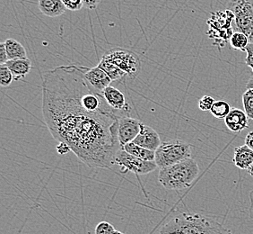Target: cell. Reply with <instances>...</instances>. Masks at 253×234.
<instances>
[{
    "mask_svg": "<svg viewBox=\"0 0 253 234\" xmlns=\"http://www.w3.org/2000/svg\"><path fill=\"white\" fill-rule=\"evenodd\" d=\"M114 234H123V233H122V232H119V231H116L115 233H114Z\"/></svg>",
    "mask_w": 253,
    "mask_h": 234,
    "instance_id": "e575fe53",
    "label": "cell"
},
{
    "mask_svg": "<svg viewBox=\"0 0 253 234\" xmlns=\"http://www.w3.org/2000/svg\"></svg>",
    "mask_w": 253,
    "mask_h": 234,
    "instance_id": "d590c367",
    "label": "cell"
},
{
    "mask_svg": "<svg viewBox=\"0 0 253 234\" xmlns=\"http://www.w3.org/2000/svg\"><path fill=\"white\" fill-rule=\"evenodd\" d=\"M229 44L233 49L241 51V52H246V48L250 44V39L246 34L237 31V32H234L233 35L231 36V38L229 40Z\"/></svg>",
    "mask_w": 253,
    "mask_h": 234,
    "instance_id": "ffe728a7",
    "label": "cell"
},
{
    "mask_svg": "<svg viewBox=\"0 0 253 234\" xmlns=\"http://www.w3.org/2000/svg\"><path fill=\"white\" fill-rule=\"evenodd\" d=\"M143 122L130 117H121L119 119L118 137L121 146L133 142L141 132Z\"/></svg>",
    "mask_w": 253,
    "mask_h": 234,
    "instance_id": "9c48e42d",
    "label": "cell"
},
{
    "mask_svg": "<svg viewBox=\"0 0 253 234\" xmlns=\"http://www.w3.org/2000/svg\"><path fill=\"white\" fill-rule=\"evenodd\" d=\"M5 65L11 70L16 81L25 78L32 69V61L28 58L11 59Z\"/></svg>",
    "mask_w": 253,
    "mask_h": 234,
    "instance_id": "2e32d148",
    "label": "cell"
},
{
    "mask_svg": "<svg viewBox=\"0 0 253 234\" xmlns=\"http://www.w3.org/2000/svg\"><path fill=\"white\" fill-rule=\"evenodd\" d=\"M243 105L244 112L246 113L249 119L253 120V88L246 89L243 95Z\"/></svg>",
    "mask_w": 253,
    "mask_h": 234,
    "instance_id": "7402d4cb",
    "label": "cell"
},
{
    "mask_svg": "<svg viewBox=\"0 0 253 234\" xmlns=\"http://www.w3.org/2000/svg\"><path fill=\"white\" fill-rule=\"evenodd\" d=\"M114 164L120 166L123 173L132 172L136 176L149 174L158 168L155 161H142L126 152L123 148L118 151L114 158Z\"/></svg>",
    "mask_w": 253,
    "mask_h": 234,
    "instance_id": "ba28073f",
    "label": "cell"
},
{
    "mask_svg": "<svg viewBox=\"0 0 253 234\" xmlns=\"http://www.w3.org/2000/svg\"><path fill=\"white\" fill-rule=\"evenodd\" d=\"M133 142L138 146L153 151H156L162 143L158 132L152 127L146 124H143L141 132L136 136Z\"/></svg>",
    "mask_w": 253,
    "mask_h": 234,
    "instance_id": "8fae6325",
    "label": "cell"
},
{
    "mask_svg": "<svg viewBox=\"0 0 253 234\" xmlns=\"http://www.w3.org/2000/svg\"><path fill=\"white\" fill-rule=\"evenodd\" d=\"M8 61V57L5 50V42L0 44V65L5 64Z\"/></svg>",
    "mask_w": 253,
    "mask_h": 234,
    "instance_id": "83f0119b",
    "label": "cell"
},
{
    "mask_svg": "<svg viewBox=\"0 0 253 234\" xmlns=\"http://www.w3.org/2000/svg\"><path fill=\"white\" fill-rule=\"evenodd\" d=\"M246 58L245 64L252 69V75L253 77V43H250L246 48Z\"/></svg>",
    "mask_w": 253,
    "mask_h": 234,
    "instance_id": "4316f807",
    "label": "cell"
},
{
    "mask_svg": "<svg viewBox=\"0 0 253 234\" xmlns=\"http://www.w3.org/2000/svg\"><path fill=\"white\" fill-rule=\"evenodd\" d=\"M234 19V15L232 11H215L210 15L208 20L209 32L208 35L211 39L215 41L218 46H224L233 35L232 22Z\"/></svg>",
    "mask_w": 253,
    "mask_h": 234,
    "instance_id": "5b68a950",
    "label": "cell"
},
{
    "mask_svg": "<svg viewBox=\"0 0 253 234\" xmlns=\"http://www.w3.org/2000/svg\"><path fill=\"white\" fill-rule=\"evenodd\" d=\"M56 148H57V151L59 155H66L69 151H71V149L65 142H59V144Z\"/></svg>",
    "mask_w": 253,
    "mask_h": 234,
    "instance_id": "f546056e",
    "label": "cell"
},
{
    "mask_svg": "<svg viewBox=\"0 0 253 234\" xmlns=\"http://www.w3.org/2000/svg\"><path fill=\"white\" fill-rule=\"evenodd\" d=\"M245 144L253 151V131L249 132L247 136L245 137Z\"/></svg>",
    "mask_w": 253,
    "mask_h": 234,
    "instance_id": "4dcf8cb0",
    "label": "cell"
},
{
    "mask_svg": "<svg viewBox=\"0 0 253 234\" xmlns=\"http://www.w3.org/2000/svg\"><path fill=\"white\" fill-rule=\"evenodd\" d=\"M85 69L68 65L43 74L44 122L54 139L68 144L90 169H111L122 149L118 126L123 117L89 84Z\"/></svg>",
    "mask_w": 253,
    "mask_h": 234,
    "instance_id": "6da1fadb",
    "label": "cell"
},
{
    "mask_svg": "<svg viewBox=\"0 0 253 234\" xmlns=\"http://www.w3.org/2000/svg\"><path fill=\"white\" fill-rule=\"evenodd\" d=\"M228 9L234 15L237 29L253 40V4L249 0H231Z\"/></svg>",
    "mask_w": 253,
    "mask_h": 234,
    "instance_id": "52a82bcc",
    "label": "cell"
},
{
    "mask_svg": "<svg viewBox=\"0 0 253 234\" xmlns=\"http://www.w3.org/2000/svg\"><path fill=\"white\" fill-rule=\"evenodd\" d=\"M225 125L231 132H243L249 127V117L244 110L239 108H232L228 116L224 119Z\"/></svg>",
    "mask_w": 253,
    "mask_h": 234,
    "instance_id": "4fadbf2b",
    "label": "cell"
},
{
    "mask_svg": "<svg viewBox=\"0 0 253 234\" xmlns=\"http://www.w3.org/2000/svg\"><path fill=\"white\" fill-rule=\"evenodd\" d=\"M250 88H253V77L250 78L246 84V89H250Z\"/></svg>",
    "mask_w": 253,
    "mask_h": 234,
    "instance_id": "d6a6232c",
    "label": "cell"
},
{
    "mask_svg": "<svg viewBox=\"0 0 253 234\" xmlns=\"http://www.w3.org/2000/svg\"><path fill=\"white\" fill-rule=\"evenodd\" d=\"M249 197H250V208H249V215L251 219H253V190L250 192L249 194Z\"/></svg>",
    "mask_w": 253,
    "mask_h": 234,
    "instance_id": "1f68e13d",
    "label": "cell"
},
{
    "mask_svg": "<svg viewBox=\"0 0 253 234\" xmlns=\"http://www.w3.org/2000/svg\"><path fill=\"white\" fill-rule=\"evenodd\" d=\"M84 6H85L87 9L93 10L97 7L102 0H82Z\"/></svg>",
    "mask_w": 253,
    "mask_h": 234,
    "instance_id": "f1b7e54d",
    "label": "cell"
},
{
    "mask_svg": "<svg viewBox=\"0 0 253 234\" xmlns=\"http://www.w3.org/2000/svg\"><path fill=\"white\" fill-rule=\"evenodd\" d=\"M84 76L89 84L99 92H102L105 88L111 86L112 82L107 73L98 65L94 68H86Z\"/></svg>",
    "mask_w": 253,
    "mask_h": 234,
    "instance_id": "7c38bea8",
    "label": "cell"
},
{
    "mask_svg": "<svg viewBox=\"0 0 253 234\" xmlns=\"http://www.w3.org/2000/svg\"><path fill=\"white\" fill-rule=\"evenodd\" d=\"M248 173L249 174H250V175L252 176H253V165H252V167H251V168H250V169H249L248 171Z\"/></svg>",
    "mask_w": 253,
    "mask_h": 234,
    "instance_id": "836d02e7",
    "label": "cell"
},
{
    "mask_svg": "<svg viewBox=\"0 0 253 234\" xmlns=\"http://www.w3.org/2000/svg\"><path fill=\"white\" fill-rule=\"evenodd\" d=\"M233 234L217 216L202 213H180L166 223L160 234Z\"/></svg>",
    "mask_w": 253,
    "mask_h": 234,
    "instance_id": "7a4b0ae2",
    "label": "cell"
},
{
    "mask_svg": "<svg viewBox=\"0 0 253 234\" xmlns=\"http://www.w3.org/2000/svg\"><path fill=\"white\" fill-rule=\"evenodd\" d=\"M38 6L40 11L48 17H58L68 10L61 0H39Z\"/></svg>",
    "mask_w": 253,
    "mask_h": 234,
    "instance_id": "9a60e30c",
    "label": "cell"
},
{
    "mask_svg": "<svg viewBox=\"0 0 253 234\" xmlns=\"http://www.w3.org/2000/svg\"><path fill=\"white\" fill-rule=\"evenodd\" d=\"M98 66L107 73L108 76L110 77L112 81L123 80L126 78V74L116 67L114 64H112V62L108 61L104 58H101Z\"/></svg>",
    "mask_w": 253,
    "mask_h": 234,
    "instance_id": "d6986e66",
    "label": "cell"
},
{
    "mask_svg": "<svg viewBox=\"0 0 253 234\" xmlns=\"http://www.w3.org/2000/svg\"><path fill=\"white\" fill-rule=\"evenodd\" d=\"M233 162L240 170L248 171L253 164V150L250 149L246 144L236 147L234 149Z\"/></svg>",
    "mask_w": 253,
    "mask_h": 234,
    "instance_id": "5bb4252c",
    "label": "cell"
},
{
    "mask_svg": "<svg viewBox=\"0 0 253 234\" xmlns=\"http://www.w3.org/2000/svg\"><path fill=\"white\" fill-rule=\"evenodd\" d=\"M122 148L129 154L140 159L142 161H156V151H150V150H147L143 147L138 146L134 142H129Z\"/></svg>",
    "mask_w": 253,
    "mask_h": 234,
    "instance_id": "e0dca14e",
    "label": "cell"
},
{
    "mask_svg": "<svg viewBox=\"0 0 253 234\" xmlns=\"http://www.w3.org/2000/svg\"><path fill=\"white\" fill-rule=\"evenodd\" d=\"M102 58L114 64L126 74L127 78L135 79L141 71L140 58L129 50L113 48L106 52Z\"/></svg>",
    "mask_w": 253,
    "mask_h": 234,
    "instance_id": "8992f818",
    "label": "cell"
},
{
    "mask_svg": "<svg viewBox=\"0 0 253 234\" xmlns=\"http://www.w3.org/2000/svg\"><path fill=\"white\" fill-rule=\"evenodd\" d=\"M200 174V168L190 158L174 165L159 169L158 180L167 190H182L190 187Z\"/></svg>",
    "mask_w": 253,
    "mask_h": 234,
    "instance_id": "3957f363",
    "label": "cell"
},
{
    "mask_svg": "<svg viewBox=\"0 0 253 234\" xmlns=\"http://www.w3.org/2000/svg\"><path fill=\"white\" fill-rule=\"evenodd\" d=\"M95 234H114L116 230L110 223L102 221L95 227Z\"/></svg>",
    "mask_w": 253,
    "mask_h": 234,
    "instance_id": "cb8c5ba5",
    "label": "cell"
},
{
    "mask_svg": "<svg viewBox=\"0 0 253 234\" xmlns=\"http://www.w3.org/2000/svg\"><path fill=\"white\" fill-rule=\"evenodd\" d=\"M66 8L70 11H79L84 6L82 0H61Z\"/></svg>",
    "mask_w": 253,
    "mask_h": 234,
    "instance_id": "484cf974",
    "label": "cell"
},
{
    "mask_svg": "<svg viewBox=\"0 0 253 234\" xmlns=\"http://www.w3.org/2000/svg\"><path fill=\"white\" fill-rule=\"evenodd\" d=\"M191 158V146L181 140L162 142L156 151V161L159 169L174 165Z\"/></svg>",
    "mask_w": 253,
    "mask_h": 234,
    "instance_id": "277c9868",
    "label": "cell"
},
{
    "mask_svg": "<svg viewBox=\"0 0 253 234\" xmlns=\"http://www.w3.org/2000/svg\"><path fill=\"white\" fill-rule=\"evenodd\" d=\"M231 107L228 103L219 100V101H215L213 107L210 110V113L214 116L216 119H225L226 117L228 116L229 113L231 111Z\"/></svg>",
    "mask_w": 253,
    "mask_h": 234,
    "instance_id": "44dd1931",
    "label": "cell"
},
{
    "mask_svg": "<svg viewBox=\"0 0 253 234\" xmlns=\"http://www.w3.org/2000/svg\"><path fill=\"white\" fill-rule=\"evenodd\" d=\"M214 99L210 96H203L199 101V108L203 112H209L214 105Z\"/></svg>",
    "mask_w": 253,
    "mask_h": 234,
    "instance_id": "d4e9b609",
    "label": "cell"
},
{
    "mask_svg": "<svg viewBox=\"0 0 253 234\" xmlns=\"http://www.w3.org/2000/svg\"><path fill=\"white\" fill-rule=\"evenodd\" d=\"M5 50L8 57V60L18 59V58H27V54L25 47L15 39H6L5 41Z\"/></svg>",
    "mask_w": 253,
    "mask_h": 234,
    "instance_id": "ac0fdd59",
    "label": "cell"
},
{
    "mask_svg": "<svg viewBox=\"0 0 253 234\" xmlns=\"http://www.w3.org/2000/svg\"><path fill=\"white\" fill-rule=\"evenodd\" d=\"M15 80L13 74L5 64L0 65V86L3 88L9 87Z\"/></svg>",
    "mask_w": 253,
    "mask_h": 234,
    "instance_id": "603a6c76",
    "label": "cell"
},
{
    "mask_svg": "<svg viewBox=\"0 0 253 234\" xmlns=\"http://www.w3.org/2000/svg\"><path fill=\"white\" fill-rule=\"evenodd\" d=\"M102 94L108 105L113 110L121 114L122 117L130 116L131 108L129 107V104L126 102L124 94L120 89L112 86H109L102 91Z\"/></svg>",
    "mask_w": 253,
    "mask_h": 234,
    "instance_id": "30bf717a",
    "label": "cell"
}]
</instances>
